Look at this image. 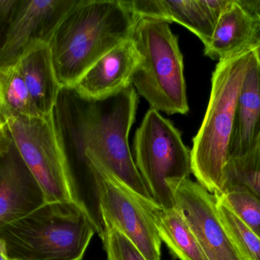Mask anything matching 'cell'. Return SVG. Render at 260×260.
Returning a JSON list of instances; mask_svg holds the SVG:
<instances>
[{"label": "cell", "instance_id": "obj_1", "mask_svg": "<svg viewBox=\"0 0 260 260\" xmlns=\"http://www.w3.org/2000/svg\"><path fill=\"white\" fill-rule=\"evenodd\" d=\"M137 105L133 85L99 99L62 87L53 122L73 178L77 171L84 172L88 160H96L142 198L154 201L130 152L129 134Z\"/></svg>", "mask_w": 260, "mask_h": 260}, {"label": "cell", "instance_id": "obj_2", "mask_svg": "<svg viewBox=\"0 0 260 260\" xmlns=\"http://www.w3.org/2000/svg\"><path fill=\"white\" fill-rule=\"evenodd\" d=\"M139 17L124 0H79L50 41L61 87H74L102 56L132 39Z\"/></svg>", "mask_w": 260, "mask_h": 260}, {"label": "cell", "instance_id": "obj_3", "mask_svg": "<svg viewBox=\"0 0 260 260\" xmlns=\"http://www.w3.org/2000/svg\"><path fill=\"white\" fill-rule=\"evenodd\" d=\"M99 227L81 200L44 203L0 229L11 260H82Z\"/></svg>", "mask_w": 260, "mask_h": 260}, {"label": "cell", "instance_id": "obj_4", "mask_svg": "<svg viewBox=\"0 0 260 260\" xmlns=\"http://www.w3.org/2000/svg\"><path fill=\"white\" fill-rule=\"evenodd\" d=\"M253 49L218 61L207 110L191 150L192 174L208 192L222 194L238 96Z\"/></svg>", "mask_w": 260, "mask_h": 260}, {"label": "cell", "instance_id": "obj_5", "mask_svg": "<svg viewBox=\"0 0 260 260\" xmlns=\"http://www.w3.org/2000/svg\"><path fill=\"white\" fill-rule=\"evenodd\" d=\"M140 61L132 85L152 109L168 114L189 111L183 54L169 23L139 17L133 32Z\"/></svg>", "mask_w": 260, "mask_h": 260}, {"label": "cell", "instance_id": "obj_6", "mask_svg": "<svg viewBox=\"0 0 260 260\" xmlns=\"http://www.w3.org/2000/svg\"><path fill=\"white\" fill-rule=\"evenodd\" d=\"M136 165L154 201L164 209L174 208L170 179H187L192 174L191 151L180 131L159 111L150 108L134 138Z\"/></svg>", "mask_w": 260, "mask_h": 260}, {"label": "cell", "instance_id": "obj_7", "mask_svg": "<svg viewBox=\"0 0 260 260\" xmlns=\"http://www.w3.org/2000/svg\"><path fill=\"white\" fill-rule=\"evenodd\" d=\"M5 122L14 145L42 192L44 201L80 200L58 139L53 113L39 118L10 117Z\"/></svg>", "mask_w": 260, "mask_h": 260}, {"label": "cell", "instance_id": "obj_8", "mask_svg": "<svg viewBox=\"0 0 260 260\" xmlns=\"http://www.w3.org/2000/svg\"><path fill=\"white\" fill-rule=\"evenodd\" d=\"M94 184L102 224L118 229L148 260H161V241L154 224L152 209L158 206L145 199L94 160L85 171Z\"/></svg>", "mask_w": 260, "mask_h": 260}, {"label": "cell", "instance_id": "obj_9", "mask_svg": "<svg viewBox=\"0 0 260 260\" xmlns=\"http://www.w3.org/2000/svg\"><path fill=\"white\" fill-rule=\"evenodd\" d=\"M174 206L183 215L209 260H243L218 217L215 195L187 179H170Z\"/></svg>", "mask_w": 260, "mask_h": 260}, {"label": "cell", "instance_id": "obj_10", "mask_svg": "<svg viewBox=\"0 0 260 260\" xmlns=\"http://www.w3.org/2000/svg\"><path fill=\"white\" fill-rule=\"evenodd\" d=\"M79 0H19L0 48V70L15 65L40 46L50 44L53 35Z\"/></svg>", "mask_w": 260, "mask_h": 260}, {"label": "cell", "instance_id": "obj_11", "mask_svg": "<svg viewBox=\"0 0 260 260\" xmlns=\"http://www.w3.org/2000/svg\"><path fill=\"white\" fill-rule=\"evenodd\" d=\"M44 203L39 186L13 143L0 157V229Z\"/></svg>", "mask_w": 260, "mask_h": 260}, {"label": "cell", "instance_id": "obj_12", "mask_svg": "<svg viewBox=\"0 0 260 260\" xmlns=\"http://www.w3.org/2000/svg\"><path fill=\"white\" fill-rule=\"evenodd\" d=\"M139 61L140 55L130 39L100 58L73 88L82 96L93 99L120 93L132 85Z\"/></svg>", "mask_w": 260, "mask_h": 260}, {"label": "cell", "instance_id": "obj_13", "mask_svg": "<svg viewBox=\"0 0 260 260\" xmlns=\"http://www.w3.org/2000/svg\"><path fill=\"white\" fill-rule=\"evenodd\" d=\"M259 38L260 25L256 17L241 0H231L215 25L210 42L205 47L204 53L221 61L253 48Z\"/></svg>", "mask_w": 260, "mask_h": 260}, {"label": "cell", "instance_id": "obj_14", "mask_svg": "<svg viewBox=\"0 0 260 260\" xmlns=\"http://www.w3.org/2000/svg\"><path fill=\"white\" fill-rule=\"evenodd\" d=\"M260 140V67L252 51L237 102L229 159L244 155Z\"/></svg>", "mask_w": 260, "mask_h": 260}, {"label": "cell", "instance_id": "obj_15", "mask_svg": "<svg viewBox=\"0 0 260 260\" xmlns=\"http://www.w3.org/2000/svg\"><path fill=\"white\" fill-rule=\"evenodd\" d=\"M137 16L176 22L195 34L206 47L216 23L203 0H142L126 1Z\"/></svg>", "mask_w": 260, "mask_h": 260}, {"label": "cell", "instance_id": "obj_16", "mask_svg": "<svg viewBox=\"0 0 260 260\" xmlns=\"http://www.w3.org/2000/svg\"><path fill=\"white\" fill-rule=\"evenodd\" d=\"M32 100L42 116L53 113L62 87L53 67L50 45L40 46L18 62Z\"/></svg>", "mask_w": 260, "mask_h": 260}, {"label": "cell", "instance_id": "obj_17", "mask_svg": "<svg viewBox=\"0 0 260 260\" xmlns=\"http://www.w3.org/2000/svg\"><path fill=\"white\" fill-rule=\"evenodd\" d=\"M156 228L174 258L180 260H209L183 215L175 207L151 209Z\"/></svg>", "mask_w": 260, "mask_h": 260}, {"label": "cell", "instance_id": "obj_18", "mask_svg": "<svg viewBox=\"0 0 260 260\" xmlns=\"http://www.w3.org/2000/svg\"><path fill=\"white\" fill-rule=\"evenodd\" d=\"M44 117L35 106L19 64L0 70V119Z\"/></svg>", "mask_w": 260, "mask_h": 260}, {"label": "cell", "instance_id": "obj_19", "mask_svg": "<svg viewBox=\"0 0 260 260\" xmlns=\"http://www.w3.org/2000/svg\"><path fill=\"white\" fill-rule=\"evenodd\" d=\"M220 221L243 260H260V239L221 195H215Z\"/></svg>", "mask_w": 260, "mask_h": 260}, {"label": "cell", "instance_id": "obj_20", "mask_svg": "<svg viewBox=\"0 0 260 260\" xmlns=\"http://www.w3.org/2000/svg\"><path fill=\"white\" fill-rule=\"evenodd\" d=\"M225 186H243L260 199V140L244 155L230 159L226 165Z\"/></svg>", "mask_w": 260, "mask_h": 260}, {"label": "cell", "instance_id": "obj_21", "mask_svg": "<svg viewBox=\"0 0 260 260\" xmlns=\"http://www.w3.org/2000/svg\"><path fill=\"white\" fill-rule=\"evenodd\" d=\"M220 195L260 239V199L243 186H229Z\"/></svg>", "mask_w": 260, "mask_h": 260}, {"label": "cell", "instance_id": "obj_22", "mask_svg": "<svg viewBox=\"0 0 260 260\" xmlns=\"http://www.w3.org/2000/svg\"><path fill=\"white\" fill-rule=\"evenodd\" d=\"M100 237L107 253V260H148L121 232L103 224Z\"/></svg>", "mask_w": 260, "mask_h": 260}, {"label": "cell", "instance_id": "obj_23", "mask_svg": "<svg viewBox=\"0 0 260 260\" xmlns=\"http://www.w3.org/2000/svg\"><path fill=\"white\" fill-rule=\"evenodd\" d=\"M19 0H0V48L4 44Z\"/></svg>", "mask_w": 260, "mask_h": 260}, {"label": "cell", "instance_id": "obj_24", "mask_svg": "<svg viewBox=\"0 0 260 260\" xmlns=\"http://www.w3.org/2000/svg\"><path fill=\"white\" fill-rule=\"evenodd\" d=\"M215 22L218 20L230 4L231 0H203Z\"/></svg>", "mask_w": 260, "mask_h": 260}, {"label": "cell", "instance_id": "obj_25", "mask_svg": "<svg viewBox=\"0 0 260 260\" xmlns=\"http://www.w3.org/2000/svg\"><path fill=\"white\" fill-rule=\"evenodd\" d=\"M13 145L12 135L7 124L0 119V157L7 154Z\"/></svg>", "mask_w": 260, "mask_h": 260}, {"label": "cell", "instance_id": "obj_26", "mask_svg": "<svg viewBox=\"0 0 260 260\" xmlns=\"http://www.w3.org/2000/svg\"><path fill=\"white\" fill-rule=\"evenodd\" d=\"M242 4L256 17L260 25V0H241Z\"/></svg>", "mask_w": 260, "mask_h": 260}, {"label": "cell", "instance_id": "obj_27", "mask_svg": "<svg viewBox=\"0 0 260 260\" xmlns=\"http://www.w3.org/2000/svg\"><path fill=\"white\" fill-rule=\"evenodd\" d=\"M0 260H11L8 256L6 246L1 239H0Z\"/></svg>", "mask_w": 260, "mask_h": 260}, {"label": "cell", "instance_id": "obj_28", "mask_svg": "<svg viewBox=\"0 0 260 260\" xmlns=\"http://www.w3.org/2000/svg\"><path fill=\"white\" fill-rule=\"evenodd\" d=\"M253 50H254L256 61H257L258 64H259L260 67V38L259 41H257V43H256V45L253 47Z\"/></svg>", "mask_w": 260, "mask_h": 260}]
</instances>
